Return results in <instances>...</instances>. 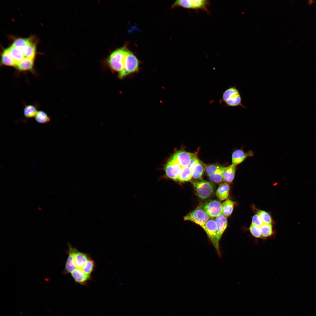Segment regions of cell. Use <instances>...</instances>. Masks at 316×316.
<instances>
[{
    "label": "cell",
    "mask_w": 316,
    "mask_h": 316,
    "mask_svg": "<svg viewBox=\"0 0 316 316\" xmlns=\"http://www.w3.org/2000/svg\"><path fill=\"white\" fill-rule=\"evenodd\" d=\"M34 60L25 57L19 63L17 64L15 67L20 72L30 71L34 73Z\"/></svg>",
    "instance_id": "obj_15"
},
{
    "label": "cell",
    "mask_w": 316,
    "mask_h": 316,
    "mask_svg": "<svg viewBox=\"0 0 316 316\" xmlns=\"http://www.w3.org/2000/svg\"><path fill=\"white\" fill-rule=\"evenodd\" d=\"M8 49L9 54L16 65L25 58L22 49L12 45Z\"/></svg>",
    "instance_id": "obj_16"
},
{
    "label": "cell",
    "mask_w": 316,
    "mask_h": 316,
    "mask_svg": "<svg viewBox=\"0 0 316 316\" xmlns=\"http://www.w3.org/2000/svg\"><path fill=\"white\" fill-rule=\"evenodd\" d=\"M202 206L210 218L216 217L222 214L221 203L218 200H211Z\"/></svg>",
    "instance_id": "obj_11"
},
{
    "label": "cell",
    "mask_w": 316,
    "mask_h": 316,
    "mask_svg": "<svg viewBox=\"0 0 316 316\" xmlns=\"http://www.w3.org/2000/svg\"><path fill=\"white\" fill-rule=\"evenodd\" d=\"M252 224L261 226L264 224V223L258 214H256L253 217Z\"/></svg>",
    "instance_id": "obj_34"
},
{
    "label": "cell",
    "mask_w": 316,
    "mask_h": 316,
    "mask_svg": "<svg viewBox=\"0 0 316 316\" xmlns=\"http://www.w3.org/2000/svg\"><path fill=\"white\" fill-rule=\"evenodd\" d=\"M250 232L252 235L256 238L262 237L260 226L251 224L249 228Z\"/></svg>",
    "instance_id": "obj_31"
},
{
    "label": "cell",
    "mask_w": 316,
    "mask_h": 316,
    "mask_svg": "<svg viewBox=\"0 0 316 316\" xmlns=\"http://www.w3.org/2000/svg\"><path fill=\"white\" fill-rule=\"evenodd\" d=\"M191 170L192 178L195 179H199L202 178L204 169L202 164L199 161L193 167Z\"/></svg>",
    "instance_id": "obj_24"
},
{
    "label": "cell",
    "mask_w": 316,
    "mask_h": 316,
    "mask_svg": "<svg viewBox=\"0 0 316 316\" xmlns=\"http://www.w3.org/2000/svg\"><path fill=\"white\" fill-rule=\"evenodd\" d=\"M234 202L227 199L221 203L222 214L226 217L229 216L232 213L234 205Z\"/></svg>",
    "instance_id": "obj_19"
},
{
    "label": "cell",
    "mask_w": 316,
    "mask_h": 316,
    "mask_svg": "<svg viewBox=\"0 0 316 316\" xmlns=\"http://www.w3.org/2000/svg\"><path fill=\"white\" fill-rule=\"evenodd\" d=\"M221 166L216 164H210L206 165L205 167V170L207 176H208L214 173L219 169Z\"/></svg>",
    "instance_id": "obj_33"
},
{
    "label": "cell",
    "mask_w": 316,
    "mask_h": 316,
    "mask_svg": "<svg viewBox=\"0 0 316 316\" xmlns=\"http://www.w3.org/2000/svg\"><path fill=\"white\" fill-rule=\"evenodd\" d=\"M229 190L230 187L228 183H221L216 190V196L220 200H224L228 197Z\"/></svg>",
    "instance_id": "obj_17"
},
{
    "label": "cell",
    "mask_w": 316,
    "mask_h": 316,
    "mask_svg": "<svg viewBox=\"0 0 316 316\" xmlns=\"http://www.w3.org/2000/svg\"><path fill=\"white\" fill-rule=\"evenodd\" d=\"M224 167V166H221L214 173L208 176L209 180L217 183H219L224 181L223 173Z\"/></svg>",
    "instance_id": "obj_22"
},
{
    "label": "cell",
    "mask_w": 316,
    "mask_h": 316,
    "mask_svg": "<svg viewBox=\"0 0 316 316\" xmlns=\"http://www.w3.org/2000/svg\"><path fill=\"white\" fill-rule=\"evenodd\" d=\"M193 184L197 195L202 199L208 198L214 191V184L209 181L203 180L193 182Z\"/></svg>",
    "instance_id": "obj_6"
},
{
    "label": "cell",
    "mask_w": 316,
    "mask_h": 316,
    "mask_svg": "<svg viewBox=\"0 0 316 316\" xmlns=\"http://www.w3.org/2000/svg\"><path fill=\"white\" fill-rule=\"evenodd\" d=\"M37 111L36 107L33 105H26L23 109L24 116L28 118H35Z\"/></svg>",
    "instance_id": "obj_26"
},
{
    "label": "cell",
    "mask_w": 316,
    "mask_h": 316,
    "mask_svg": "<svg viewBox=\"0 0 316 316\" xmlns=\"http://www.w3.org/2000/svg\"><path fill=\"white\" fill-rule=\"evenodd\" d=\"M210 217L204 209L202 205L195 209L183 217L184 220L191 221L200 226L203 229Z\"/></svg>",
    "instance_id": "obj_4"
},
{
    "label": "cell",
    "mask_w": 316,
    "mask_h": 316,
    "mask_svg": "<svg viewBox=\"0 0 316 316\" xmlns=\"http://www.w3.org/2000/svg\"><path fill=\"white\" fill-rule=\"evenodd\" d=\"M171 157L181 167L188 166L191 162L197 158L196 154L183 150H179L175 153Z\"/></svg>",
    "instance_id": "obj_10"
},
{
    "label": "cell",
    "mask_w": 316,
    "mask_h": 316,
    "mask_svg": "<svg viewBox=\"0 0 316 316\" xmlns=\"http://www.w3.org/2000/svg\"><path fill=\"white\" fill-rule=\"evenodd\" d=\"M210 5V1L208 0H177L174 2L171 8L180 6L193 10L200 9L209 14L208 7Z\"/></svg>",
    "instance_id": "obj_3"
},
{
    "label": "cell",
    "mask_w": 316,
    "mask_h": 316,
    "mask_svg": "<svg viewBox=\"0 0 316 316\" xmlns=\"http://www.w3.org/2000/svg\"><path fill=\"white\" fill-rule=\"evenodd\" d=\"M262 237H267L271 236L273 231L271 224H264L260 226Z\"/></svg>",
    "instance_id": "obj_30"
},
{
    "label": "cell",
    "mask_w": 316,
    "mask_h": 316,
    "mask_svg": "<svg viewBox=\"0 0 316 316\" xmlns=\"http://www.w3.org/2000/svg\"><path fill=\"white\" fill-rule=\"evenodd\" d=\"M221 101L225 103L226 107H240L246 108L242 104L241 97L236 85L230 87L223 92Z\"/></svg>",
    "instance_id": "obj_2"
},
{
    "label": "cell",
    "mask_w": 316,
    "mask_h": 316,
    "mask_svg": "<svg viewBox=\"0 0 316 316\" xmlns=\"http://www.w3.org/2000/svg\"><path fill=\"white\" fill-rule=\"evenodd\" d=\"M95 266V262L90 257L86 261L81 269L85 273L91 275L92 272L94 271Z\"/></svg>",
    "instance_id": "obj_29"
},
{
    "label": "cell",
    "mask_w": 316,
    "mask_h": 316,
    "mask_svg": "<svg viewBox=\"0 0 316 316\" xmlns=\"http://www.w3.org/2000/svg\"><path fill=\"white\" fill-rule=\"evenodd\" d=\"M253 155V153L251 151L246 152L241 149L236 150L232 154V164L235 166L238 165L243 162L248 157H251Z\"/></svg>",
    "instance_id": "obj_13"
},
{
    "label": "cell",
    "mask_w": 316,
    "mask_h": 316,
    "mask_svg": "<svg viewBox=\"0 0 316 316\" xmlns=\"http://www.w3.org/2000/svg\"><path fill=\"white\" fill-rule=\"evenodd\" d=\"M31 43L30 39L19 38L13 41L12 46L23 49Z\"/></svg>",
    "instance_id": "obj_28"
},
{
    "label": "cell",
    "mask_w": 316,
    "mask_h": 316,
    "mask_svg": "<svg viewBox=\"0 0 316 316\" xmlns=\"http://www.w3.org/2000/svg\"><path fill=\"white\" fill-rule=\"evenodd\" d=\"M192 178V170L188 166L182 167L178 181L180 182L190 181Z\"/></svg>",
    "instance_id": "obj_20"
},
{
    "label": "cell",
    "mask_w": 316,
    "mask_h": 316,
    "mask_svg": "<svg viewBox=\"0 0 316 316\" xmlns=\"http://www.w3.org/2000/svg\"><path fill=\"white\" fill-rule=\"evenodd\" d=\"M35 118L37 122L41 124L47 123L51 120L50 117L47 113L42 110L38 111Z\"/></svg>",
    "instance_id": "obj_27"
},
{
    "label": "cell",
    "mask_w": 316,
    "mask_h": 316,
    "mask_svg": "<svg viewBox=\"0 0 316 316\" xmlns=\"http://www.w3.org/2000/svg\"><path fill=\"white\" fill-rule=\"evenodd\" d=\"M68 249L67 253L68 255L63 272V274H69L77 268L75 257L78 250L76 248L73 247L70 243H68Z\"/></svg>",
    "instance_id": "obj_8"
},
{
    "label": "cell",
    "mask_w": 316,
    "mask_h": 316,
    "mask_svg": "<svg viewBox=\"0 0 316 316\" xmlns=\"http://www.w3.org/2000/svg\"><path fill=\"white\" fill-rule=\"evenodd\" d=\"M90 257L89 254L78 251L75 257L77 268L81 269Z\"/></svg>",
    "instance_id": "obj_21"
},
{
    "label": "cell",
    "mask_w": 316,
    "mask_h": 316,
    "mask_svg": "<svg viewBox=\"0 0 316 316\" xmlns=\"http://www.w3.org/2000/svg\"><path fill=\"white\" fill-rule=\"evenodd\" d=\"M139 66V62L137 58L129 50L126 57L124 68L119 73V78H122L138 71Z\"/></svg>",
    "instance_id": "obj_5"
},
{
    "label": "cell",
    "mask_w": 316,
    "mask_h": 316,
    "mask_svg": "<svg viewBox=\"0 0 316 316\" xmlns=\"http://www.w3.org/2000/svg\"><path fill=\"white\" fill-rule=\"evenodd\" d=\"M181 166L171 157L167 162L164 169L166 176L174 180L178 181Z\"/></svg>",
    "instance_id": "obj_9"
},
{
    "label": "cell",
    "mask_w": 316,
    "mask_h": 316,
    "mask_svg": "<svg viewBox=\"0 0 316 316\" xmlns=\"http://www.w3.org/2000/svg\"><path fill=\"white\" fill-rule=\"evenodd\" d=\"M212 243L219 255H220L219 241L217 238V228L215 219L210 218L206 222L203 229Z\"/></svg>",
    "instance_id": "obj_7"
},
{
    "label": "cell",
    "mask_w": 316,
    "mask_h": 316,
    "mask_svg": "<svg viewBox=\"0 0 316 316\" xmlns=\"http://www.w3.org/2000/svg\"><path fill=\"white\" fill-rule=\"evenodd\" d=\"M236 166L232 164L225 167L223 173V181L225 183L229 184L233 181L235 175Z\"/></svg>",
    "instance_id": "obj_18"
},
{
    "label": "cell",
    "mask_w": 316,
    "mask_h": 316,
    "mask_svg": "<svg viewBox=\"0 0 316 316\" xmlns=\"http://www.w3.org/2000/svg\"><path fill=\"white\" fill-rule=\"evenodd\" d=\"M257 214L262 219L264 224H271V217L267 212L263 210H259Z\"/></svg>",
    "instance_id": "obj_32"
},
{
    "label": "cell",
    "mask_w": 316,
    "mask_h": 316,
    "mask_svg": "<svg viewBox=\"0 0 316 316\" xmlns=\"http://www.w3.org/2000/svg\"><path fill=\"white\" fill-rule=\"evenodd\" d=\"M217 228V238L219 242L220 239L227 226L226 217L222 214L215 217Z\"/></svg>",
    "instance_id": "obj_14"
},
{
    "label": "cell",
    "mask_w": 316,
    "mask_h": 316,
    "mask_svg": "<svg viewBox=\"0 0 316 316\" xmlns=\"http://www.w3.org/2000/svg\"><path fill=\"white\" fill-rule=\"evenodd\" d=\"M25 57L34 60L36 54V46L32 42L22 49Z\"/></svg>",
    "instance_id": "obj_25"
},
{
    "label": "cell",
    "mask_w": 316,
    "mask_h": 316,
    "mask_svg": "<svg viewBox=\"0 0 316 316\" xmlns=\"http://www.w3.org/2000/svg\"><path fill=\"white\" fill-rule=\"evenodd\" d=\"M71 273L76 282L83 286H87L88 281L92 280L91 275L85 273L81 269L76 268Z\"/></svg>",
    "instance_id": "obj_12"
},
{
    "label": "cell",
    "mask_w": 316,
    "mask_h": 316,
    "mask_svg": "<svg viewBox=\"0 0 316 316\" xmlns=\"http://www.w3.org/2000/svg\"><path fill=\"white\" fill-rule=\"evenodd\" d=\"M1 63L3 65L6 66H15L16 65L9 54L8 48L5 49L1 54Z\"/></svg>",
    "instance_id": "obj_23"
},
{
    "label": "cell",
    "mask_w": 316,
    "mask_h": 316,
    "mask_svg": "<svg viewBox=\"0 0 316 316\" xmlns=\"http://www.w3.org/2000/svg\"><path fill=\"white\" fill-rule=\"evenodd\" d=\"M129 50L126 47L123 46L116 49L111 54L107 61L111 69L119 73L122 71Z\"/></svg>",
    "instance_id": "obj_1"
}]
</instances>
